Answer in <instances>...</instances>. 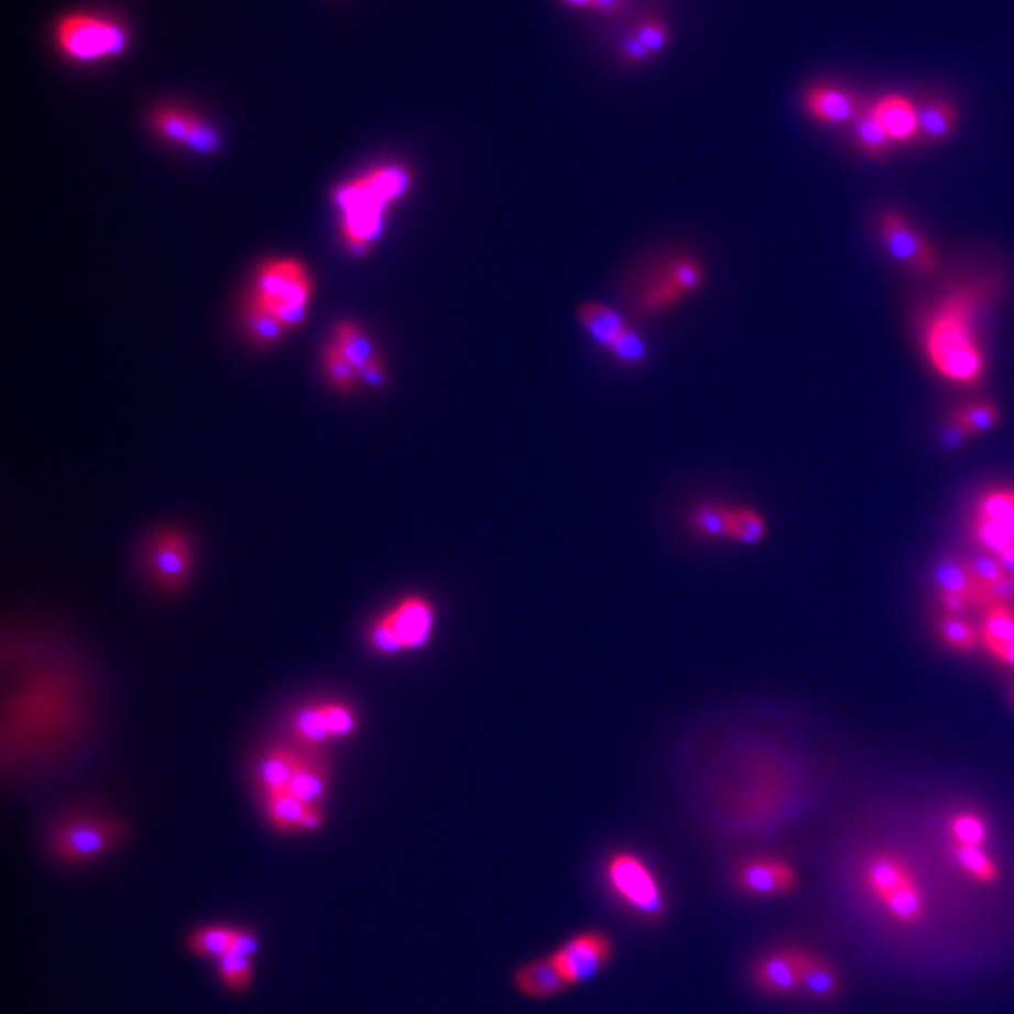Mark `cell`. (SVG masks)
Listing matches in <instances>:
<instances>
[{
    "label": "cell",
    "mask_w": 1014,
    "mask_h": 1014,
    "mask_svg": "<svg viewBox=\"0 0 1014 1014\" xmlns=\"http://www.w3.org/2000/svg\"><path fill=\"white\" fill-rule=\"evenodd\" d=\"M606 881L611 893L639 917L657 920L667 912V899L656 874L635 853L617 851L611 855L606 862Z\"/></svg>",
    "instance_id": "8"
},
{
    "label": "cell",
    "mask_w": 1014,
    "mask_h": 1014,
    "mask_svg": "<svg viewBox=\"0 0 1014 1014\" xmlns=\"http://www.w3.org/2000/svg\"><path fill=\"white\" fill-rule=\"evenodd\" d=\"M971 536L979 549L1002 556L1014 547V491L992 489L984 492L971 521Z\"/></svg>",
    "instance_id": "10"
},
{
    "label": "cell",
    "mask_w": 1014,
    "mask_h": 1014,
    "mask_svg": "<svg viewBox=\"0 0 1014 1014\" xmlns=\"http://www.w3.org/2000/svg\"><path fill=\"white\" fill-rule=\"evenodd\" d=\"M252 297L276 314L286 329H294L307 318L313 282L299 262L275 260L260 269Z\"/></svg>",
    "instance_id": "6"
},
{
    "label": "cell",
    "mask_w": 1014,
    "mask_h": 1014,
    "mask_svg": "<svg viewBox=\"0 0 1014 1014\" xmlns=\"http://www.w3.org/2000/svg\"><path fill=\"white\" fill-rule=\"evenodd\" d=\"M938 633L945 645L963 654L975 651L981 643V633L960 614H944L938 620Z\"/></svg>",
    "instance_id": "35"
},
{
    "label": "cell",
    "mask_w": 1014,
    "mask_h": 1014,
    "mask_svg": "<svg viewBox=\"0 0 1014 1014\" xmlns=\"http://www.w3.org/2000/svg\"><path fill=\"white\" fill-rule=\"evenodd\" d=\"M237 928L226 925L201 926L188 936L192 955L201 958H222L236 941Z\"/></svg>",
    "instance_id": "29"
},
{
    "label": "cell",
    "mask_w": 1014,
    "mask_h": 1014,
    "mask_svg": "<svg viewBox=\"0 0 1014 1014\" xmlns=\"http://www.w3.org/2000/svg\"><path fill=\"white\" fill-rule=\"evenodd\" d=\"M968 566H970L971 574H973V579H975L979 588L992 587L995 581H1000L1005 575L1002 561L997 560L994 555H989V553H984L981 549L977 555L968 558Z\"/></svg>",
    "instance_id": "43"
},
{
    "label": "cell",
    "mask_w": 1014,
    "mask_h": 1014,
    "mask_svg": "<svg viewBox=\"0 0 1014 1014\" xmlns=\"http://www.w3.org/2000/svg\"><path fill=\"white\" fill-rule=\"evenodd\" d=\"M614 955L613 941L601 931H582L568 939L550 957L569 984L587 983L598 975Z\"/></svg>",
    "instance_id": "12"
},
{
    "label": "cell",
    "mask_w": 1014,
    "mask_h": 1014,
    "mask_svg": "<svg viewBox=\"0 0 1014 1014\" xmlns=\"http://www.w3.org/2000/svg\"><path fill=\"white\" fill-rule=\"evenodd\" d=\"M359 378L363 380L369 388H374V390H380L388 382V372H385V367H383L380 359H374L370 361L369 364H364L363 369L359 370Z\"/></svg>",
    "instance_id": "47"
},
{
    "label": "cell",
    "mask_w": 1014,
    "mask_h": 1014,
    "mask_svg": "<svg viewBox=\"0 0 1014 1014\" xmlns=\"http://www.w3.org/2000/svg\"><path fill=\"white\" fill-rule=\"evenodd\" d=\"M244 321L249 329L250 337L254 338L260 345H273L286 335V326L282 324L276 314L271 313L269 308L263 307L260 301L250 297L244 310Z\"/></svg>",
    "instance_id": "33"
},
{
    "label": "cell",
    "mask_w": 1014,
    "mask_h": 1014,
    "mask_svg": "<svg viewBox=\"0 0 1014 1014\" xmlns=\"http://www.w3.org/2000/svg\"><path fill=\"white\" fill-rule=\"evenodd\" d=\"M919 109L920 143H939L951 138L957 128V109L945 100H931Z\"/></svg>",
    "instance_id": "24"
},
{
    "label": "cell",
    "mask_w": 1014,
    "mask_h": 1014,
    "mask_svg": "<svg viewBox=\"0 0 1014 1014\" xmlns=\"http://www.w3.org/2000/svg\"><path fill=\"white\" fill-rule=\"evenodd\" d=\"M301 748L297 744H275L268 748L255 765V784L263 800L287 792L295 766L299 763Z\"/></svg>",
    "instance_id": "16"
},
{
    "label": "cell",
    "mask_w": 1014,
    "mask_h": 1014,
    "mask_svg": "<svg viewBox=\"0 0 1014 1014\" xmlns=\"http://www.w3.org/2000/svg\"><path fill=\"white\" fill-rule=\"evenodd\" d=\"M686 292L676 284L675 279L665 271L662 281L654 282L645 295H643V307L645 310H662V308L673 307L675 303L683 299Z\"/></svg>",
    "instance_id": "41"
},
{
    "label": "cell",
    "mask_w": 1014,
    "mask_h": 1014,
    "mask_svg": "<svg viewBox=\"0 0 1014 1014\" xmlns=\"http://www.w3.org/2000/svg\"><path fill=\"white\" fill-rule=\"evenodd\" d=\"M613 351L614 358L622 361L624 364H641L646 359V345L643 337L639 332L633 331V329H625V331L620 332L617 340H614L613 346L609 348Z\"/></svg>",
    "instance_id": "42"
},
{
    "label": "cell",
    "mask_w": 1014,
    "mask_h": 1014,
    "mask_svg": "<svg viewBox=\"0 0 1014 1014\" xmlns=\"http://www.w3.org/2000/svg\"><path fill=\"white\" fill-rule=\"evenodd\" d=\"M729 505L705 502L689 513V526L696 536L710 542L729 539Z\"/></svg>",
    "instance_id": "30"
},
{
    "label": "cell",
    "mask_w": 1014,
    "mask_h": 1014,
    "mask_svg": "<svg viewBox=\"0 0 1014 1014\" xmlns=\"http://www.w3.org/2000/svg\"><path fill=\"white\" fill-rule=\"evenodd\" d=\"M872 109L893 143L919 141V109L906 96H883Z\"/></svg>",
    "instance_id": "18"
},
{
    "label": "cell",
    "mask_w": 1014,
    "mask_h": 1014,
    "mask_svg": "<svg viewBox=\"0 0 1014 1014\" xmlns=\"http://www.w3.org/2000/svg\"><path fill=\"white\" fill-rule=\"evenodd\" d=\"M667 273L675 279L676 284L683 287L686 294L696 292L705 282V271H702L701 265L694 262V260H688V258L670 263L669 268H667Z\"/></svg>",
    "instance_id": "44"
},
{
    "label": "cell",
    "mask_w": 1014,
    "mask_h": 1014,
    "mask_svg": "<svg viewBox=\"0 0 1014 1014\" xmlns=\"http://www.w3.org/2000/svg\"><path fill=\"white\" fill-rule=\"evenodd\" d=\"M326 824V814L321 806H308L303 821H301V832H318Z\"/></svg>",
    "instance_id": "48"
},
{
    "label": "cell",
    "mask_w": 1014,
    "mask_h": 1014,
    "mask_svg": "<svg viewBox=\"0 0 1014 1014\" xmlns=\"http://www.w3.org/2000/svg\"><path fill=\"white\" fill-rule=\"evenodd\" d=\"M290 734L294 744L305 750H319L332 742L324 702H307L297 708L290 718Z\"/></svg>",
    "instance_id": "20"
},
{
    "label": "cell",
    "mask_w": 1014,
    "mask_h": 1014,
    "mask_svg": "<svg viewBox=\"0 0 1014 1014\" xmlns=\"http://www.w3.org/2000/svg\"><path fill=\"white\" fill-rule=\"evenodd\" d=\"M798 875L787 861L776 857H755L740 862L734 870V885L753 898L782 896L797 888Z\"/></svg>",
    "instance_id": "13"
},
{
    "label": "cell",
    "mask_w": 1014,
    "mask_h": 1014,
    "mask_svg": "<svg viewBox=\"0 0 1014 1014\" xmlns=\"http://www.w3.org/2000/svg\"><path fill=\"white\" fill-rule=\"evenodd\" d=\"M55 40L58 50L77 63L119 57L128 47L124 26L89 13H72L58 21Z\"/></svg>",
    "instance_id": "9"
},
{
    "label": "cell",
    "mask_w": 1014,
    "mask_h": 1014,
    "mask_svg": "<svg viewBox=\"0 0 1014 1014\" xmlns=\"http://www.w3.org/2000/svg\"><path fill=\"white\" fill-rule=\"evenodd\" d=\"M637 39L641 40V44L645 45L648 52H657L667 42V32H665L664 25L648 21V23L639 29Z\"/></svg>",
    "instance_id": "45"
},
{
    "label": "cell",
    "mask_w": 1014,
    "mask_h": 1014,
    "mask_svg": "<svg viewBox=\"0 0 1014 1014\" xmlns=\"http://www.w3.org/2000/svg\"><path fill=\"white\" fill-rule=\"evenodd\" d=\"M862 883L894 923L917 926L925 920V893L912 868L896 853L870 857L862 866Z\"/></svg>",
    "instance_id": "5"
},
{
    "label": "cell",
    "mask_w": 1014,
    "mask_h": 1014,
    "mask_svg": "<svg viewBox=\"0 0 1014 1014\" xmlns=\"http://www.w3.org/2000/svg\"><path fill=\"white\" fill-rule=\"evenodd\" d=\"M804 103L811 119L829 127L853 124L862 109L855 96L836 87H814L806 92Z\"/></svg>",
    "instance_id": "17"
},
{
    "label": "cell",
    "mask_w": 1014,
    "mask_h": 1014,
    "mask_svg": "<svg viewBox=\"0 0 1014 1014\" xmlns=\"http://www.w3.org/2000/svg\"><path fill=\"white\" fill-rule=\"evenodd\" d=\"M934 582L938 588V596H949L957 593L971 601L973 607V593H975V579L971 574L968 560H958V558H944L934 569Z\"/></svg>",
    "instance_id": "26"
},
{
    "label": "cell",
    "mask_w": 1014,
    "mask_h": 1014,
    "mask_svg": "<svg viewBox=\"0 0 1014 1014\" xmlns=\"http://www.w3.org/2000/svg\"><path fill=\"white\" fill-rule=\"evenodd\" d=\"M853 128V138L862 153L874 159L887 156L893 148V140L888 138L887 132L883 130L877 117L874 116L872 106H862L861 113L857 116Z\"/></svg>",
    "instance_id": "27"
},
{
    "label": "cell",
    "mask_w": 1014,
    "mask_h": 1014,
    "mask_svg": "<svg viewBox=\"0 0 1014 1014\" xmlns=\"http://www.w3.org/2000/svg\"><path fill=\"white\" fill-rule=\"evenodd\" d=\"M800 990L827 1002L840 994V979L824 958L800 949Z\"/></svg>",
    "instance_id": "21"
},
{
    "label": "cell",
    "mask_w": 1014,
    "mask_h": 1014,
    "mask_svg": "<svg viewBox=\"0 0 1014 1014\" xmlns=\"http://www.w3.org/2000/svg\"><path fill=\"white\" fill-rule=\"evenodd\" d=\"M952 417L962 427L968 428L971 436H979V434L989 433V430L995 428L1002 414L992 402H975V404H970L966 408L958 410Z\"/></svg>",
    "instance_id": "38"
},
{
    "label": "cell",
    "mask_w": 1014,
    "mask_h": 1014,
    "mask_svg": "<svg viewBox=\"0 0 1014 1014\" xmlns=\"http://www.w3.org/2000/svg\"><path fill=\"white\" fill-rule=\"evenodd\" d=\"M252 958H254L252 955L239 949L236 945L222 958H218V977L226 989L233 990V992H244L250 989L252 977H254Z\"/></svg>",
    "instance_id": "32"
},
{
    "label": "cell",
    "mask_w": 1014,
    "mask_h": 1014,
    "mask_svg": "<svg viewBox=\"0 0 1014 1014\" xmlns=\"http://www.w3.org/2000/svg\"><path fill=\"white\" fill-rule=\"evenodd\" d=\"M324 369L332 385L340 391H351L358 383L359 370L342 356L337 346L331 345L324 353Z\"/></svg>",
    "instance_id": "40"
},
{
    "label": "cell",
    "mask_w": 1014,
    "mask_h": 1014,
    "mask_svg": "<svg viewBox=\"0 0 1014 1014\" xmlns=\"http://www.w3.org/2000/svg\"><path fill=\"white\" fill-rule=\"evenodd\" d=\"M436 622L438 611L430 598L423 593H404L370 622L367 645L382 657L423 651L434 639Z\"/></svg>",
    "instance_id": "3"
},
{
    "label": "cell",
    "mask_w": 1014,
    "mask_h": 1014,
    "mask_svg": "<svg viewBox=\"0 0 1014 1014\" xmlns=\"http://www.w3.org/2000/svg\"><path fill=\"white\" fill-rule=\"evenodd\" d=\"M952 861L957 862L958 868L963 874L970 875L971 880L992 885L1000 880V868L995 864L994 859L984 851L983 846H962L955 843L952 846Z\"/></svg>",
    "instance_id": "28"
},
{
    "label": "cell",
    "mask_w": 1014,
    "mask_h": 1014,
    "mask_svg": "<svg viewBox=\"0 0 1014 1014\" xmlns=\"http://www.w3.org/2000/svg\"><path fill=\"white\" fill-rule=\"evenodd\" d=\"M970 430L962 427L960 423L951 417V422L947 423L944 428V434H941V444H944L947 449H957V447H962L966 441L971 440Z\"/></svg>",
    "instance_id": "46"
},
{
    "label": "cell",
    "mask_w": 1014,
    "mask_h": 1014,
    "mask_svg": "<svg viewBox=\"0 0 1014 1014\" xmlns=\"http://www.w3.org/2000/svg\"><path fill=\"white\" fill-rule=\"evenodd\" d=\"M198 117L186 113L183 109L162 108L153 116V127L164 140L186 145L190 140L194 124Z\"/></svg>",
    "instance_id": "36"
},
{
    "label": "cell",
    "mask_w": 1014,
    "mask_h": 1014,
    "mask_svg": "<svg viewBox=\"0 0 1014 1014\" xmlns=\"http://www.w3.org/2000/svg\"><path fill=\"white\" fill-rule=\"evenodd\" d=\"M331 787V765L319 750L301 748L299 763L295 766L287 793L307 806H321Z\"/></svg>",
    "instance_id": "15"
},
{
    "label": "cell",
    "mask_w": 1014,
    "mask_h": 1014,
    "mask_svg": "<svg viewBox=\"0 0 1014 1014\" xmlns=\"http://www.w3.org/2000/svg\"><path fill=\"white\" fill-rule=\"evenodd\" d=\"M592 4L601 10H617L620 7V0H593Z\"/></svg>",
    "instance_id": "50"
},
{
    "label": "cell",
    "mask_w": 1014,
    "mask_h": 1014,
    "mask_svg": "<svg viewBox=\"0 0 1014 1014\" xmlns=\"http://www.w3.org/2000/svg\"><path fill=\"white\" fill-rule=\"evenodd\" d=\"M753 983L766 994L787 995L800 990V949L784 947L766 952L753 966Z\"/></svg>",
    "instance_id": "14"
},
{
    "label": "cell",
    "mask_w": 1014,
    "mask_h": 1014,
    "mask_svg": "<svg viewBox=\"0 0 1014 1014\" xmlns=\"http://www.w3.org/2000/svg\"><path fill=\"white\" fill-rule=\"evenodd\" d=\"M981 643L994 659L1014 645L1013 606H992L989 611H984Z\"/></svg>",
    "instance_id": "22"
},
{
    "label": "cell",
    "mask_w": 1014,
    "mask_h": 1014,
    "mask_svg": "<svg viewBox=\"0 0 1014 1014\" xmlns=\"http://www.w3.org/2000/svg\"><path fill=\"white\" fill-rule=\"evenodd\" d=\"M981 294L975 287H958L931 313L925 327L926 358L945 380L977 385L984 374L983 350L977 340Z\"/></svg>",
    "instance_id": "1"
},
{
    "label": "cell",
    "mask_w": 1014,
    "mask_h": 1014,
    "mask_svg": "<svg viewBox=\"0 0 1014 1014\" xmlns=\"http://www.w3.org/2000/svg\"><path fill=\"white\" fill-rule=\"evenodd\" d=\"M412 186V173L404 166H382L351 181L335 192L351 252L361 255L377 243L383 231V217L391 204Z\"/></svg>",
    "instance_id": "2"
},
{
    "label": "cell",
    "mask_w": 1014,
    "mask_h": 1014,
    "mask_svg": "<svg viewBox=\"0 0 1014 1014\" xmlns=\"http://www.w3.org/2000/svg\"><path fill=\"white\" fill-rule=\"evenodd\" d=\"M119 817L96 811H72L58 817L47 832V848L58 862L84 866L119 848L127 838Z\"/></svg>",
    "instance_id": "4"
},
{
    "label": "cell",
    "mask_w": 1014,
    "mask_h": 1014,
    "mask_svg": "<svg viewBox=\"0 0 1014 1014\" xmlns=\"http://www.w3.org/2000/svg\"><path fill=\"white\" fill-rule=\"evenodd\" d=\"M141 568L151 585L162 592H181L196 568L192 537L177 526L154 530L141 547Z\"/></svg>",
    "instance_id": "7"
},
{
    "label": "cell",
    "mask_w": 1014,
    "mask_h": 1014,
    "mask_svg": "<svg viewBox=\"0 0 1014 1014\" xmlns=\"http://www.w3.org/2000/svg\"><path fill=\"white\" fill-rule=\"evenodd\" d=\"M729 542L742 543V545H757L766 537L765 519L752 508L737 505L729 508Z\"/></svg>",
    "instance_id": "34"
},
{
    "label": "cell",
    "mask_w": 1014,
    "mask_h": 1014,
    "mask_svg": "<svg viewBox=\"0 0 1014 1014\" xmlns=\"http://www.w3.org/2000/svg\"><path fill=\"white\" fill-rule=\"evenodd\" d=\"M625 52H628V55L632 58H643L648 55V50H646L645 45L641 44V40L639 39H633L632 42L628 44V47H625Z\"/></svg>",
    "instance_id": "49"
},
{
    "label": "cell",
    "mask_w": 1014,
    "mask_h": 1014,
    "mask_svg": "<svg viewBox=\"0 0 1014 1014\" xmlns=\"http://www.w3.org/2000/svg\"><path fill=\"white\" fill-rule=\"evenodd\" d=\"M949 830L955 838V843H962V846H983L989 838V825L984 821L983 816H979L975 811H958L951 816Z\"/></svg>",
    "instance_id": "37"
},
{
    "label": "cell",
    "mask_w": 1014,
    "mask_h": 1014,
    "mask_svg": "<svg viewBox=\"0 0 1014 1014\" xmlns=\"http://www.w3.org/2000/svg\"><path fill=\"white\" fill-rule=\"evenodd\" d=\"M579 319L582 326L590 332V337L600 342L606 348H611L620 332L625 331L624 319L613 308L601 305V303H587L579 308Z\"/></svg>",
    "instance_id": "23"
},
{
    "label": "cell",
    "mask_w": 1014,
    "mask_h": 1014,
    "mask_svg": "<svg viewBox=\"0 0 1014 1014\" xmlns=\"http://www.w3.org/2000/svg\"><path fill=\"white\" fill-rule=\"evenodd\" d=\"M568 2H574V4H581V7H587V4H592L593 0H568Z\"/></svg>",
    "instance_id": "51"
},
{
    "label": "cell",
    "mask_w": 1014,
    "mask_h": 1014,
    "mask_svg": "<svg viewBox=\"0 0 1014 1014\" xmlns=\"http://www.w3.org/2000/svg\"><path fill=\"white\" fill-rule=\"evenodd\" d=\"M877 233L894 262L917 275H934L938 271L939 260L936 250L899 212H883L877 220Z\"/></svg>",
    "instance_id": "11"
},
{
    "label": "cell",
    "mask_w": 1014,
    "mask_h": 1014,
    "mask_svg": "<svg viewBox=\"0 0 1014 1014\" xmlns=\"http://www.w3.org/2000/svg\"><path fill=\"white\" fill-rule=\"evenodd\" d=\"M515 989L530 1000H549L571 986L553 957L537 958L521 966L513 975Z\"/></svg>",
    "instance_id": "19"
},
{
    "label": "cell",
    "mask_w": 1014,
    "mask_h": 1014,
    "mask_svg": "<svg viewBox=\"0 0 1014 1014\" xmlns=\"http://www.w3.org/2000/svg\"><path fill=\"white\" fill-rule=\"evenodd\" d=\"M307 808V804L287 792L263 800L265 819L271 825V829L279 835L290 836L301 832V821Z\"/></svg>",
    "instance_id": "25"
},
{
    "label": "cell",
    "mask_w": 1014,
    "mask_h": 1014,
    "mask_svg": "<svg viewBox=\"0 0 1014 1014\" xmlns=\"http://www.w3.org/2000/svg\"><path fill=\"white\" fill-rule=\"evenodd\" d=\"M335 346L342 351L348 361L356 369H363L364 364L377 359V350L370 340L369 335L361 327L353 326L351 321H345L337 327L335 332Z\"/></svg>",
    "instance_id": "31"
},
{
    "label": "cell",
    "mask_w": 1014,
    "mask_h": 1014,
    "mask_svg": "<svg viewBox=\"0 0 1014 1014\" xmlns=\"http://www.w3.org/2000/svg\"><path fill=\"white\" fill-rule=\"evenodd\" d=\"M326 710L327 721L331 728L332 739H350L353 734L359 733L361 721H359L356 708L345 701H321Z\"/></svg>",
    "instance_id": "39"
}]
</instances>
